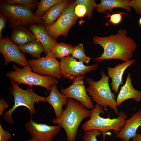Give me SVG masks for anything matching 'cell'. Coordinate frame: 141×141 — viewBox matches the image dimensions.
Returning a JSON list of instances; mask_svg holds the SVG:
<instances>
[{
  "label": "cell",
  "instance_id": "24",
  "mask_svg": "<svg viewBox=\"0 0 141 141\" xmlns=\"http://www.w3.org/2000/svg\"><path fill=\"white\" fill-rule=\"evenodd\" d=\"M0 2L9 4L18 5L30 10L37 9L39 2L37 0H2Z\"/></svg>",
  "mask_w": 141,
  "mask_h": 141
},
{
  "label": "cell",
  "instance_id": "1",
  "mask_svg": "<svg viewBox=\"0 0 141 141\" xmlns=\"http://www.w3.org/2000/svg\"><path fill=\"white\" fill-rule=\"evenodd\" d=\"M128 33L127 30L121 29L116 34L108 36H93L94 42L104 49L100 56L94 58L95 61L101 62L105 60L118 59L126 62L130 60L137 45L133 39L127 36Z\"/></svg>",
  "mask_w": 141,
  "mask_h": 141
},
{
  "label": "cell",
  "instance_id": "23",
  "mask_svg": "<svg viewBox=\"0 0 141 141\" xmlns=\"http://www.w3.org/2000/svg\"><path fill=\"white\" fill-rule=\"evenodd\" d=\"M74 47L69 44L63 42L58 43L52 52V55L56 59L60 58L61 60L71 54Z\"/></svg>",
  "mask_w": 141,
  "mask_h": 141
},
{
  "label": "cell",
  "instance_id": "26",
  "mask_svg": "<svg viewBox=\"0 0 141 141\" xmlns=\"http://www.w3.org/2000/svg\"><path fill=\"white\" fill-rule=\"evenodd\" d=\"M71 54L72 57L79 59V61L83 63H88L92 59L86 55L82 44H79L74 46Z\"/></svg>",
  "mask_w": 141,
  "mask_h": 141
},
{
  "label": "cell",
  "instance_id": "20",
  "mask_svg": "<svg viewBox=\"0 0 141 141\" xmlns=\"http://www.w3.org/2000/svg\"><path fill=\"white\" fill-rule=\"evenodd\" d=\"M10 37L14 43L19 46L36 39L34 34L30 29L23 26H17L13 28Z\"/></svg>",
  "mask_w": 141,
  "mask_h": 141
},
{
  "label": "cell",
  "instance_id": "28",
  "mask_svg": "<svg viewBox=\"0 0 141 141\" xmlns=\"http://www.w3.org/2000/svg\"><path fill=\"white\" fill-rule=\"evenodd\" d=\"M82 141H98L97 137L102 134V133L96 129H92L84 131Z\"/></svg>",
  "mask_w": 141,
  "mask_h": 141
},
{
  "label": "cell",
  "instance_id": "33",
  "mask_svg": "<svg viewBox=\"0 0 141 141\" xmlns=\"http://www.w3.org/2000/svg\"><path fill=\"white\" fill-rule=\"evenodd\" d=\"M7 21L6 17L2 14L0 13V39L4 38L2 34V31L5 27Z\"/></svg>",
  "mask_w": 141,
  "mask_h": 141
},
{
  "label": "cell",
  "instance_id": "32",
  "mask_svg": "<svg viewBox=\"0 0 141 141\" xmlns=\"http://www.w3.org/2000/svg\"><path fill=\"white\" fill-rule=\"evenodd\" d=\"M11 138L10 133L5 130L0 123V141H9Z\"/></svg>",
  "mask_w": 141,
  "mask_h": 141
},
{
  "label": "cell",
  "instance_id": "22",
  "mask_svg": "<svg viewBox=\"0 0 141 141\" xmlns=\"http://www.w3.org/2000/svg\"><path fill=\"white\" fill-rule=\"evenodd\" d=\"M19 46L20 50L23 53L29 54L36 59L41 58V54L45 51L42 44L36 39Z\"/></svg>",
  "mask_w": 141,
  "mask_h": 141
},
{
  "label": "cell",
  "instance_id": "11",
  "mask_svg": "<svg viewBox=\"0 0 141 141\" xmlns=\"http://www.w3.org/2000/svg\"><path fill=\"white\" fill-rule=\"evenodd\" d=\"M85 77L82 75H78L70 86L66 89L62 88L61 92L67 98L75 99L86 109L92 110L95 106L87 94L84 84Z\"/></svg>",
  "mask_w": 141,
  "mask_h": 141
},
{
  "label": "cell",
  "instance_id": "35",
  "mask_svg": "<svg viewBox=\"0 0 141 141\" xmlns=\"http://www.w3.org/2000/svg\"><path fill=\"white\" fill-rule=\"evenodd\" d=\"M132 141H141V132L137 133L132 138Z\"/></svg>",
  "mask_w": 141,
  "mask_h": 141
},
{
  "label": "cell",
  "instance_id": "2",
  "mask_svg": "<svg viewBox=\"0 0 141 141\" xmlns=\"http://www.w3.org/2000/svg\"><path fill=\"white\" fill-rule=\"evenodd\" d=\"M91 111L86 109L78 101L68 98L66 107L61 116L53 119L52 122L63 128L66 132L67 141H75L78 128L85 118L90 117Z\"/></svg>",
  "mask_w": 141,
  "mask_h": 141
},
{
  "label": "cell",
  "instance_id": "12",
  "mask_svg": "<svg viewBox=\"0 0 141 141\" xmlns=\"http://www.w3.org/2000/svg\"><path fill=\"white\" fill-rule=\"evenodd\" d=\"M60 69L64 78L74 80L78 75H85L97 69L98 64L95 63L90 66L84 65L83 63L77 61L70 55L61 60Z\"/></svg>",
  "mask_w": 141,
  "mask_h": 141
},
{
  "label": "cell",
  "instance_id": "27",
  "mask_svg": "<svg viewBox=\"0 0 141 141\" xmlns=\"http://www.w3.org/2000/svg\"><path fill=\"white\" fill-rule=\"evenodd\" d=\"M76 5L78 4L84 5L87 10L85 16L89 20L92 18V11L96 8L97 4L94 0H77L75 1Z\"/></svg>",
  "mask_w": 141,
  "mask_h": 141
},
{
  "label": "cell",
  "instance_id": "14",
  "mask_svg": "<svg viewBox=\"0 0 141 141\" xmlns=\"http://www.w3.org/2000/svg\"><path fill=\"white\" fill-rule=\"evenodd\" d=\"M33 33L36 39L39 42L45 49L46 55L51 53L58 43L56 40L52 38L47 33L43 24H33L28 28Z\"/></svg>",
  "mask_w": 141,
  "mask_h": 141
},
{
  "label": "cell",
  "instance_id": "6",
  "mask_svg": "<svg viewBox=\"0 0 141 141\" xmlns=\"http://www.w3.org/2000/svg\"><path fill=\"white\" fill-rule=\"evenodd\" d=\"M0 13L7 19L11 28L19 26H26L33 24H44L43 20L32 11L17 4L0 2Z\"/></svg>",
  "mask_w": 141,
  "mask_h": 141
},
{
  "label": "cell",
  "instance_id": "16",
  "mask_svg": "<svg viewBox=\"0 0 141 141\" xmlns=\"http://www.w3.org/2000/svg\"><path fill=\"white\" fill-rule=\"evenodd\" d=\"M135 61V59L130 60L122 63H119L114 67H107L108 74L111 80V89L115 93L119 92L120 86L123 84L122 78L125 71Z\"/></svg>",
  "mask_w": 141,
  "mask_h": 141
},
{
  "label": "cell",
  "instance_id": "4",
  "mask_svg": "<svg viewBox=\"0 0 141 141\" xmlns=\"http://www.w3.org/2000/svg\"><path fill=\"white\" fill-rule=\"evenodd\" d=\"M101 78L98 81H95L90 78L86 79V81L89 86L86 88L88 94L92 101L107 110L108 107L112 109L116 115L119 113L115 95L111 90L109 84V77L102 70Z\"/></svg>",
  "mask_w": 141,
  "mask_h": 141
},
{
  "label": "cell",
  "instance_id": "18",
  "mask_svg": "<svg viewBox=\"0 0 141 141\" xmlns=\"http://www.w3.org/2000/svg\"><path fill=\"white\" fill-rule=\"evenodd\" d=\"M57 85H53L49 95L46 97V101L49 103L53 108L56 118H59L61 115L63 105H67V98L58 91Z\"/></svg>",
  "mask_w": 141,
  "mask_h": 141
},
{
  "label": "cell",
  "instance_id": "15",
  "mask_svg": "<svg viewBox=\"0 0 141 141\" xmlns=\"http://www.w3.org/2000/svg\"><path fill=\"white\" fill-rule=\"evenodd\" d=\"M141 126V108L126 119L123 127L115 137L122 141H129L136 134L138 128Z\"/></svg>",
  "mask_w": 141,
  "mask_h": 141
},
{
  "label": "cell",
  "instance_id": "8",
  "mask_svg": "<svg viewBox=\"0 0 141 141\" xmlns=\"http://www.w3.org/2000/svg\"><path fill=\"white\" fill-rule=\"evenodd\" d=\"M75 1L70 2L57 20L51 25L46 27L49 34L56 40L60 36L66 37L71 27L77 22L79 17L75 13Z\"/></svg>",
  "mask_w": 141,
  "mask_h": 141
},
{
  "label": "cell",
  "instance_id": "7",
  "mask_svg": "<svg viewBox=\"0 0 141 141\" xmlns=\"http://www.w3.org/2000/svg\"><path fill=\"white\" fill-rule=\"evenodd\" d=\"M12 67L14 70L7 73L6 75L11 81L17 84H24L32 87L36 85L46 88L50 91L52 86L57 85V80L50 75L43 76L32 71V68L28 66L20 68L15 65Z\"/></svg>",
  "mask_w": 141,
  "mask_h": 141
},
{
  "label": "cell",
  "instance_id": "9",
  "mask_svg": "<svg viewBox=\"0 0 141 141\" xmlns=\"http://www.w3.org/2000/svg\"><path fill=\"white\" fill-rule=\"evenodd\" d=\"M28 66L33 72L42 75H50L59 79L63 77L60 69V62L51 53L44 57L28 60Z\"/></svg>",
  "mask_w": 141,
  "mask_h": 141
},
{
  "label": "cell",
  "instance_id": "19",
  "mask_svg": "<svg viewBox=\"0 0 141 141\" xmlns=\"http://www.w3.org/2000/svg\"><path fill=\"white\" fill-rule=\"evenodd\" d=\"M70 1L62 0L47 10L41 18L46 27L52 25L58 19L69 4Z\"/></svg>",
  "mask_w": 141,
  "mask_h": 141
},
{
  "label": "cell",
  "instance_id": "3",
  "mask_svg": "<svg viewBox=\"0 0 141 141\" xmlns=\"http://www.w3.org/2000/svg\"><path fill=\"white\" fill-rule=\"evenodd\" d=\"M103 107L96 104L93 109L91 110L90 118L85 121L82 126L84 131L92 129L98 130L102 133L103 141H105L106 135H110L108 131L113 130L116 134H118L124 126L127 118L126 114L123 111L119 112L118 116L116 118H103L100 115L104 114V111Z\"/></svg>",
  "mask_w": 141,
  "mask_h": 141
},
{
  "label": "cell",
  "instance_id": "30",
  "mask_svg": "<svg viewBox=\"0 0 141 141\" xmlns=\"http://www.w3.org/2000/svg\"><path fill=\"white\" fill-rule=\"evenodd\" d=\"M123 14L122 13L119 12L111 15H108L110 17V19L108 22L115 25L119 24L122 21Z\"/></svg>",
  "mask_w": 141,
  "mask_h": 141
},
{
  "label": "cell",
  "instance_id": "21",
  "mask_svg": "<svg viewBox=\"0 0 141 141\" xmlns=\"http://www.w3.org/2000/svg\"><path fill=\"white\" fill-rule=\"evenodd\" d=\"M100 3L97 4L96 9L99 13H103L105 11H112L115 8H120L126 10L128 13L131 10V8L125 2V0H101Z\"/></svg>",
  "mask_w": 141,
  "mask_h": 141
},
{
  "label": "cell",
  "instance_id": "17",
  "mask_svg": "<svg viewBox=\"0 0 141 141\" xmlns=\"http://www.w3.org/2000/svg\"><path fill=\"white\" fill-rule=\"evenodd\" d=\"M130 75V73H128L125 84L121 87L116 99L118 107L124 101L129 99H133L137 102L141 101V92L133 86Z\"/></svg>",
  "mask_w": 141,
  "mask_h": 141
},
{
  "label": "cell",
  "instance_id": "34",
  "mask_svg": "<svg viewBox=\"0 0 141 141\" xmlns=\"http://www.w3.org/2000/svg\"><path fill=\"white\" fill-rule=\"evenodd\" d=\"M9 105L4 99L2 98L0 100V116L3 115L4 110L8 108Z\"/></svg>",
  "mask_w": 141,
  "mask_h": 141
},
{
  "label": "cell",
  "instance_id": "13",
  "mask_svg": "<svg viewBox=\"0 0 141 141\" xmlns=\"http://www.w3.org/2000/svg\"><path fill=\"white\" fill-rule=\"evenodd\" d=\"M20 50L19 46L11 40L8 35L0 39V52L4 58L5 66L10 62L23 67L28 66V61Z\"/></svg>",
  "mask_w": 141,
  "mask_h": 141
},
{
  "label": "cell",
  "instance_id": "29",
  "mask_svg": "<svg viewBox=\"0 0 141 141\" xmlns=\"http://www.w3.org/2000/svg\"><path fill=\"white\" fill-rule=\"evenodd\" d=\"M125 3L132 7L136 13L141 15V0H125Z\"/></svg>",
  "mask_w": 141,
  "mask_h": 141
},
{
  "label": "cell",
  "instance_id": "36",
  "mask_svg": "<svg viewBox=\"0 0 141 141\" xmlns=\"http://www.w3.org/2000/svg\"><path fill=\"white\" fill-rule=\"evenodd\" d=\"M139 23L140 26L141 27V17L139 19Z\"/></svg>",
  "mask_w": 141,
  "mask_h": 141
},
{
  "label": "cell",
  "instance_id": "31",
  "mask_svg": "<svg viewBox=\"0 0 141 141\" xmlns=\"http://www.w3.org/2000/svg\"><path fill=\"white\" fill-rule=\"evenodd\" d=\"M87 12L86 7L83 5L78 4L76 5L75 8V13L79 18L85 16Z\"/></svg>",
  "mask_w": 141,
  "mask_h": 141
},
{
  "label": "cell",
  "instance_id": "25",
  "mask_svg": "<svg viewBox=\"0 0 141 141\" xmlns=\"http://www.w3.org/2000/svg\"><path fill=\"white\" fill-rule=\"evenodd\" d=\"M62 0H41L39 2L37 10L34 13L37 16L41 18L47 10Z\"/></svg>",
  "mask_w": 141,
  "mask_h": 141
},
{
  "label": "cell",
  "instance_id": "10",
  "mask_svg": "<svg viewBox=\"0 0 141 141\" xmlns=\"http://www.w3.org/2000/svg\"><path fill=\"white\" fill-rule=\"evenodd\" d=\"M25 126L32 138L25 141H53L62 128L58 125L53 126L38 123L33 121L32 118L26 122Z\"/></svg>",
  "mask_w": 141,
  "mask_h": 141
},
{
  "label": "cell",
  "instance_id": "5",
  "mask_svg": "<svg viewBox=\"0 0 141 141\" xmlns=\"http://www.w3.org/2000/svg\"><path fill=\"white\" fill-rule=\"evenodd\" d=\"M12 86L10 89L11 95L14 97V105L7 111L4 113L3 116L4 119L9 124L14 123L12 114L16 109L19 107H26L30 113V118L36 112L34 104L36 102H45L46 97L38 95L33 90L32 87L29 86L26 90L21 88L16 83L11 81Z\"/></svg>",
  "mask_w": 141,
  "mask_h": 141
}]
</instances>
